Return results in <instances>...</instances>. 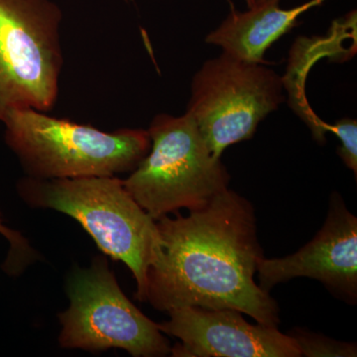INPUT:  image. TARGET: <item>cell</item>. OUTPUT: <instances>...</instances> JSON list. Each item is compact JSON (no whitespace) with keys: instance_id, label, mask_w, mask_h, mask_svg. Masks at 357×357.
I'll use <instances>...</instances> for the list:
<instances>
[{"instance_id":"obj_1","label":"cell","mask_w":357,"mask_h":357,"mask_svg":"<svg viewBox=\"0 0 357 357\" xmlns=\"http://www.w3.org/2000/svg\"><path fill=\"white\" fill-rule=\"evenodd\" d=\"M156 220L146 298L161 312L184 307L232 309L277 328L279 307L255 275L263 251L255 208L227 189L203 210Z\"/></svg>"},{"instance_id":"obj_2","label":"cell","mask_w":357,"mask_h":357,"mask_svg":"<svg viewBox=\"0 0 357 357\" xmlns=\"http://www.w3.org/2000/svg\"><path fill=\"white\" fill-rule=\"evenodd\" d=\"M18 192L32 208L60 211L81 223L105 255L131 270L137 284L135 298L145 302L158 231L156 220L136 203L123 181L116 176L29 177L18 184Z\"/></svg>"},{"instance_id":"obj_3","label":"cell","mask_w":357,"mask_h":357,"mask_svg":"<svg viewBox=\"0 0 357 357\" xmlns=\"http://www.w3.org/2000/svg\"><path fill=\"white\" fill-rule=\"evenodd\" d=\"M1 122L7 145L40 180L132 172L151 148L144 129L105 132L31 109L10 110Z\"/></svg>"},{"instance_id":"obj_4","label":"cell","mask_w":357,"mask_h":357,"mask_svg":"<svg viewBox=\"0 0 357 357\" xmlns=\"http://www.w3.org/2000/svg\"><path fill=\"white\" fill-rule=\"evenodd\" d=\"M148 133L149 153L122 181L126 191L154 220L181 208L203 210L229 189L227 168L211 153L187 112L180 116L156 115Z\"/></svg>"},{"instance_id":"obj_5","label":"cell","mask_w":357,"mask_h":357,"mask_svg":"<svg viewBox=\"0 0 357 357\" xmlns=\"http://www.w3.org/2000/svg\"><path fill=\"white\" fill-rule=\"evenodd\" d=\"M284 79L264 64L220 54L206 61L192 77L187 114L211 153L255 135L260 122L285 100Z\"/></svg>"},{"instance_id":"obj_6","label":"cell","mask_w":357,"mask_h":357,"mask_svg":"<svg viewBox=\"0 0 357 357\" xmlns=\"http://www.w3.org/2000/svg\"><path fill=\"white\" fill-rule=\"evenodd\" d=\"M62 17L52 0H0V122L13 109L55 105Z\"/></svg>"},{"instance_id":"obj_7","label":"cell","mask_w":357,"mask_h":357,"mask_svg":"<svg viewBox=\"0 0 357 357\" xmlns=\"http://www.w3.org/2000/svg\"><path fill=\"white\" fill-rule=\"evenodd\" d=\"M67 293L70 307L59 314L61 347L93 352L121 349L135 357L171 354L158 324L124 295L105 257H96L86 269L75 270Z\"/></svg>"},{"instance_id":"obj_8","label":"cell","mask_w":357,"mask_h":357,"mask_svg":"<svg viewBox=\"0 0 357 357\" xmlns=\"http://www.w3.org/2000/svg\"><path fill=\"white\" fill-rule=\"evenodd\" d=\"M259 287L274 286L297 277L323 283L335 297L356 304L357 300V218L338 194L331 197L328 217L316 236L287 257L260 258Z\"/></svg>"},{"instance_id":"obj_9","label":"cell","mask_w":357,"mask_h":357,"mask_svg":"<svg viewBox=\"0 0 357 357\" xmlns=\"http://www.w3.org/2000/svg\"><path fill=\"white\" fill-rule=\"evenodd\" d=\"M159 324L162 333L177 337L175 357H300L297 342L278 328L251 325L232 309L184 307L170 310Z\"/></svg>"},{"instance_id":"obj_10","label":"cell","mask_w":357,"mask_h":357,"mask_svg":"<svg viewBox=\"0 0 357 357\" xmlns=\"http://www.w3.org/2000/svg\"><path fill=\"white\" fill-rule=\"evenodd\" d=\"M328 0H309L292 8H281L280 0H266L246 11L232 9L217 29L208 33L206 43L245 62L265 64L264 55L277 40L298 24L303 14Z\"/></svg>"},{"instance_id":"obj_11","label":"cell","mask_w":357,"mask_h":357,"mask_svg":"<svg viewBox=\"0 0 357 357\" xmlns=\"http://www.w3.org/2000/svg\"><path fill=\"white\" fill-rule=\"evenodd\" d=\"M290 335L297 342L301 351V356L352 357L357 356L356 344L337 342L333 338L302 330L293 331Z\"/></svg>"},{"instance_id":"obj_12","label":"cell","mask_w":357,"mask_h":357,"mask_svg":"<svg viewBox=\"0 0 357 357\" xmlns=\"http://www.w3.org/2000/svg\"><path fill=\"white\" fill-rule=\"evenodd\" d=\"M0 234L6 237L9 243L8 255L2 265L6 274L10 276H18L24 272L26 268L38 259V253L30 246L27 239L21 236L20 232L9 229L4 225L1 213H0Z\"/></svg>"},{"instance_id":"obj_13","label":"cell","mask_w":357,"mask_h":357,"mask_svg":"<svg viewBox=\"0 0 357 357\" xmlns=\"http://www.w3.org/2000/svg\"><path fill=\"white\" fill-rule=\"evenodd\" d=\"M328 131L335 133L340 140L337 153L354 175L357 174V121L356 119H338L328 124Z\"/></svg>"},{"instance_id":"obj_14","label":"cell","mask_w":357,"mask_h":357,"mask_svg":"<svg viewBox=\"0 0 357 357\" xmlns=\"http://www.w3.org/2000/svg\"><path fill=\"white\" fill-rule=\"evenodd\" d=\"M246 2V6H248V8L253 6V0H244Z\"/></svg>"},{"instance_id":"obj_15","label":"cell","mask_w":357,"mask_h":357,"mask_svg":"<svg viewBox=\"0 0 357 357\" xmlns=\"http://www.w3.org/2000/svg\"><path fill=\"white\" fill-rule=\"evenodd\" d=\"M264 1H266V0H253V6H257V4L259 3H262V2Z\"/></svg>"}]
</instances>
